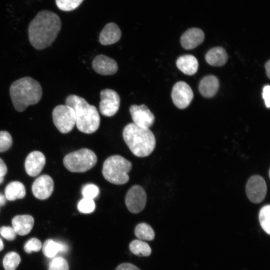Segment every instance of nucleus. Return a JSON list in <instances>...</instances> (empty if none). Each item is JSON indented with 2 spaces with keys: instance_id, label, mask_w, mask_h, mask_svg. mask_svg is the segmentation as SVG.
Listing matches in <instances>:
<instances>
[{
  "instance_id": "412c9836",
  "label": "nucleus",
  "mask_w": 270,
  "mask_h": 270,
  "mask_svg": "<svg viewBox=\"0 0 270 270\" xmlns=\"http://www.w3.org/2000/svg\"><path fill=\"white\" fill-rule=\"evenodd\" d=\"M228 54L222 47L216 46L210 50L206 54L205 58L211 66H220L224 65L228 60Z\"/></svg>"
},
{
  "instance_id": "39448f33",
  "label": "nucleus",
  "mask_w": 270,
  "mask_h": 270,
  "mask_svg": "<svg viewBox=\"0 0 270 270\" xmlns=\"http://www.w3.org/2000/svg\"><path fill=\"white\" fill-rule=\"evenodd\" d=\"M132 168V164L120 155L108 158L104 162L102 173L104 178L115 184H124L129 180L128 173Z\"/></svg>"
},
{
  "instance_id": "c85d7f7f",
  "label": "nucleus",
  "mask_w": 270,
  "mask_h": 270,
  "mask_svg": "<svg viewBox=\"0 0 270 270\" xmlns=\"http://www.w3.org/2000/svg\"><path fill=\"white\" fill-rule=\"evenodd\" d=\"M96 204L93 200L83 198L78 204V210L84 214H89L93 212Z\"/></svg>"
},
{
  "instance_id": "9b49d317",
  "label": "nucleus",
  "mask_w": 270,
  "mask_h": 270,
  "mask_svg": "<svg viewBox=\"0 0 270 270\" xmlns=\"http://www.w3.org/2000/svg\"><path fill=\"white\" fill-rule=\"evenodd\" d=\"M171 96L174 104L180 109H184L190 104L194 94L188 84L184 82H178L174 86Z\"/></svg>"
},
{
  "instance_id": "a19ab883",
  "label": "nucleus",
  "mask_w": 270,
  "mask_h": 270,
  "mask_svg": "<svg viewBox=\"0 0 270 270\" xmlns=\"http://www.w3.org/2000/svg\"><path fill=\"white\" fill-rule=\"evenodd\" d=\"M4 180V176H0V184H2Z\"/></svg>"
},
{
  "instance_id": "9d476101",
  "label": "nucleus",
  "mask_w": 270,
  "mask_h": 270,
  "mask_svg": "<svg viewBox=\"0 0 270 270\" xmlns=\"http://www.w3.org/2000/svg\"><path fill=\"white\" fill-rule=\"evenodd\" d=\"M146 202V194L140 186L134 185L128 191L125 203L128 210L134 214H138L144 208Z\"/></svg>"
},
{
  "instance_id": "ddd939ff",
  "label": "nucleus",
  "mask_w": 270,
  "mask_h": 270,
  "mask_svg": "<svg viewBox=\"0 0 270 270\" xmlns=\"http://www.w3.org/2000/svg\"><path fill=\"white\" fill-rule=\"evenodd\" d=\"M54 182L47 174H43L36 178L32 185V192L34 196L40 200L48 198L54 190Z\"/></svg>"
},
{
  "instance_id": "ea45409f",
  "label": "nucleus",
  "mask_w": 270,
  "mask_h": 270,
  "mask_svg": "<svg viewBox=\"0 0 270 270\" xmlns=\"http://www.w3.org/2000/svg\"><path fill=\"white\" fill-rule=\"evenodd\" d=\"M4 248V244L2 240L0 238V251L2 250Z\"/></svg>"
},
{
  "instance_id": "423d86ee",
  "label": "nucleus",
  "mask_w": 270,
  "mask_h": 270,
  "mask_svg": "<svg viewBox=\"0 0 270 270\" xmlns=\"http://www.w3.org/2000/svg\"><path fill=\"white\" fill-rule=\"evenodd\" d=\"M97 160L93 151L84 148L67 154L64 158L63 163L71 172H84L94 167Z\"/></svg>"
},
{
  "instance_id": "0eeeda50",
  "label": "nucleus",
  "mask_w": 270,
  "mask_h": 270,
  "mask_svg": "<svg viewBox=\"0 0 270 270\" xmlns=\"http://www.w3.org/2000/svg\"><path fill=\"white\" fill-rule=\"evenodd\" d=\"M52 120L57 129L62 134L70 132L76 124L74 109L66 104L56 106L52 112Z\"/></svg>"
},
{
  "instance_id": "c756f323",
  "label": "nucleus",
  "mask_w": 270,
  "mask_h": 270,
  "mask_svg": "<svg viewBox=\"0 0 270 270\" xmlns=\"http://www.w3.org/2000/svg\"><path fill=\"white\" fill-rule=\"evenodd\" d=\"M98 188L94 184H87L83 186L82 194L84 198L93 200L99 194Z\"/></svg>"
},
{
  "instance_id": "bb28decb",
  "label": "nucleus",
  "mask_w": 270,
  "mask_h": 270,
  "mask_svg": "<svg viewBox=\"0 0 270 270\" xmlns=\"http://www.w3.org/2000/svg\"><path fill=\"white\" fill-rule=\"evenodd\" d=\"M258 218L260 224L264 230L270 234V206L265 205L260 210Z\"/></svg>"
},
{
  "instance_id": "dca6fc26",
  "label": "nucleus",
  "mask_w": 270,
  "mask_h": 270,
  "mask_svg": "<svg viewBox=\"0 0 270 270\" xmlns=\"http://www.w3.org/2000/svg\"><path fill=\"white\" fill-rule=\"evenodd\" d=\"M204 38V32L200 28H193L188 30L182 34L180 41L183 48L192 50L201 44Z\"/></svg>"
},
{
  "instance_id": "a878e982",
  "label": "nucleus",
  "mask_w": 270,
  "mask_h": 270,
  "mask_svg": "<svg viewBox=\"0 0 270 270\" xmlns=\"http://www.w3.org/2000/svg\"><path fill=\"white\" fill-rule=\"evenodd\" d=\"M20 255L14 252L7 253L3 259V266L5 270H16L20 262Z\"/></svg>"
},
{
  "instance_id": "cd10ccee",
  "label": "nucleus",
  "mask_w": 270,
  "mask_h": 270,
  "mask_svg": "<svg viewBox=\"0 0 270 270\" xmlns=\"http://www.w3.org/2000/svg\"><path fill=\"white\" fill-rule=\"evenodd\" d=\"M84 0H56L58 8L63 11H71L77 8Z\"/></svg>"
},
{
  "instance_id": "58836bf2",
  "label": "nucleus",
  "mask_w": 270,
  "mask_h": 270,
  "mask_svg": "<svg viewBox=\"0 0 270 270\" xmlns=\"http://www.w3.org/2000/svg\"><path fill=\"white\" fill-rule=\"evenodd\" d=\"M6 202V198L3 194L0 193V206H3Z\"/></svg>"
},
{
  "instance_id": "2eb2a0df",
  "label": "nucleus",
  "mask_w": 270,
  "mask_h": 270,
  "mask_svg": "<svg viewBox=\"0 0 270 270\" xmlns=\"http://www.w3.org/2000/svg\"><path fill=\"white\" fill-rule=\"evenodd\" d=\"M45 164L46 158L44 154L39 151H33L26 158V171L30 176H36L41 172Z\"/></svg>"
},
{
  "instance_id": "393cba45",
  "label": "nucleus",
  "mask_w": 270,
  "mask_h": 270,
  "mask_svg": "<svg viewBox=\"0 0 270 270\" xmlns=\"http://www.w3.org/2000/svg\"><path fill=\"white\" fill-rule=\"evenodd\" d=\"M134 234L138 238L146 240H154L155 236L152 228L144 222L139 224L136 226Z\"/></svg>"
},
{
  "instance_id": "4468645a",
  "label": "nucleus",
  "mask_w": 270,
  "mask_h": 270,
  "mask_svg": "<svg viewBox=\"0 0 270 270\" xmlns=\"http://www.w3.org/2000/svg\"><path fill=\"white\" fill-rule=\"evenodd\" d=\"M92 67L96 72L104 76L114 74L118 70L116 61L104 54H100L94 58Z\"/></svg>"
},
{
  "instance_id": "20e7f679",
  "label": "nucleus",
  "mask_w": 270,
  "mask_h": 270,
  "mask_svg": "<svg viewBox=\"0 0 270 270\" xmlns=\"http://www.w3.org/2000/svg\"><path fill=\"white\" fill-rule=\"evenodd\" d=\"M124 141L132 152L138 157L149 156L154 150L156 142L152 132L147 128L130 123L122 132Z\"/></svg>"
},
{
  "instance_id": "f03ea898",
  "label": "nucleus",
  "mask_w": 270,
  "mask_h": 270,
  "mask_svg": "<svg viewBox=\"0 0 270 270\" xmlns=\"http://www.w3.org/2000/svg\"><path fill=\"white\" fill-rule=\"evenodd\" d=\"M10 94L15 110L22 112L29 106L36 104L40 102L42 97V90L37 80L31 77L26 76L12 84Z\"/></svg>"
},
{
  "instance_id": "f8f14e48",
  "label": "nucleus",
  "mask_w": 270,
  "mask_h": 270,
  "mask_svg": "<svg viewBox=\"0 0 270 270\" xmlns=\"http://www.w3.org/2000/svg\"><path fill=\"white\" fill-rule=\"evenodd\" d=\"M130 112L134 124L140 127L149 128L154 122L155 116L148 107L144 104H132Z\"/></svg>"
},
{
  "instance_id": "a211bd4d",
  "label": "nucleus",
  "mask_w": 270,
  "mask_h": 270,
  "mask_svg": "<svg viewBox=\"0 0 270 270\" xmlns=\"http://www.w3.org/2000/svg\"><path fill=\"white\" fill-rule=\"evenodd\" d=\"M34 219L28 214L18 215L12 220V228L16 234L24 236L28 234L33 228Z\"/></svg>"
},
{
  "instance_id": "b1692460",
  "label": "nucleus",
  "mask_w": 270,
  "mask_h": 270,
  "mask_svg": "<svg viewBox=\"0 0 270 270\" xmlns=\"http://www.w3.org/2000/svg\"><path fill=\"white\" fill-rule=\"evenodd\" d=\"M129 248L132 254L139 256H148L152 253L150 246L146 242L138 240L132 241Z\"/></svg>"
},
{
  "instance_id": "5701e85b",
  "label": "nucleus",
  "mask_w": 270,
  "mask_h": 270,
  "mask_svg": "<svg viewBox=\"0 0 270 270\" xmlns=\"http://www.w3.org/2000/svg\"><path fill=\"white\" fill-rule=\"evenodd\" d=\"M68 246L62 242H56L51 239L46 240L42 246V252L48 258H52L58 252H66Z\"/></svg>"
},
{
  "instance_id": "6e6552de",
  "label": "nucleus",
  "mask_w": 270,
  "mask_h": 270,
  "mask_svg": "<svg viewBox=\"0 0 270 270\" xmlns=\"http://www.w3.org/2000/svg\"><path fill=\"white\" fill-rule=\"evenodd\" d=\"M100 98L99 110L101 114L110 117L118 112L120 100L116 91L109 88L104 89L100 92Z\"/></svg>"
},
{
  "instance_id": "473e14b6",
  "label": "nucleus",
  "mask_w": 270,
  "mask_h": 270,
  "mask_svg": "<svg viewBox=\"0 0 270 270\" xmlns=\"http://www.w3.org/2000/svg\"><path fill=\"white\" fill-rule=\"evenodd\" d=\"M40 241L36 238H32L29 240L24 246V251L30 254L32 252H38L42 248Z\"/></svg>"
},
{
  "instance_id": "7c9ffc66",
  "label": "nucleus",
  "mask_w": 270,
  "mask_h": 270,
  "mask_svg": "<svg viewBox=\"0 0 270 270\" xmlns=\"http://www.w3.org/2000/svg\"><path fill=\"white\" fill-rule=\"evenodd\" d=\"M12 144V140L10 134L6 131H0V152L8 150Z\"/></svg>"
},
{
  "instance_id": "6ab92c4d",
  "label": "nucleus",
  "mask_w": 270,
  "mask_h": 270,
  "mask_svg": "<svg viewBox=\"0 0 270 270\" xmlns=\"http://www.w3.org/2000/svg\"><path fill=\"white\" fill-rule=\"evenodd\" d=\"M219 82L218 78L213 75L204 76L200 81L199 91L205 98H211L214 96L218 90Z\"/></svg>"
},
{
  "instance_id": "72a5a7b5",
  "label": "nucleus",
  "mask_w": 270,
  "mask_h": 270,
  "mask_svg": "<svg viewBox=\"0 0 270 270\" xmlns=\"http://www.w3.org/2000/svg\"><path fill=\"white\" fill-rule=\"evenodd\" d=\"M0 234L8 240L15 239L16 234L14 228L10 226H2L0 228Z\"/></svg>"
},
{
  "instance_id": "c9c22d12",
  "label": "nucleus",
  "mask_w": 270,
  "mask_h": 270,
  "mask_svg": "<svg viewBox=\"0 0 270 270\" xmlns=\"http://www.w3.org/2000/svg\"><path fill=\"white\" fill-rule=\"evenodd\" d=\"M116 270H140L135 265L128 262L122 263L118 266Z\"/></svg>"
},
{
  "instance_id": "e433bc0d",
  "label": "nucleus",
  "mask_w": 270,
  "mask_h": 270,
  "mask_svg": "<svg viewBox=\"0 0 270 270\" xmlns=\"http://www.w3.org/2000/svg\"><path fill=\"white\" fill-rule=\"evenodd\" d=\"M8 169L4 160L0 158V176H4L7 173Z\"/></svg>"
},
{
  "instance_id": "4be33fe9",
  "label": "nucleus",
  "mask_w": 270,
  "mask_h": 270,
  "mask_svg": "<svg viewBox=\"0 0 270 270\" xmlns=\"http://www.w3.org/2000/svg\"><path fill=\"white\" fill-rule=\"evenodd\" d=\"M26 196V188L24 185L18 181L9 183L5 188L6 198L10 201L21 199Z\"/></svg>"
},
{
  "instance_id": "7ed1b4c3",
  "label": "nucleus",
  "mask_w": 270,
  "mask_h": 270,
  "mask_svg": "<svg viewBox=\"0 0 270 270\" xmlns=\"http://www.w3.org/2000/svg\"><path fill=\"white\" fill-rule=\"evenodd\" d=\"M65 102L74 109L76 124L80 131L90 134L98 128L100 119L95 106L90 104L84 98L75 94L68 96Z\"/></svg>"
},
{
  "instance_id": "f704fd0d",
  "label": "nucleus",
  "mask_w": 270,
  "mask_h": 270,
  "mask_svg": "<svg viewBox=\"0 0 270 270\" xmlns=\"http://www.w3.org/2000/svg\"><path fill=\"white\" fill-rule=\"evenodd\" d=\"M262 98L264 100L265 104L268 108L270 106V86L267 84L264 86L262 89Z\"/></svg>"
},
{
  "instance_id": "4c0bfd02",
  "label": "nucleus",
  "mask_w": 270,
  "mask_h": 270,
  "mask_svg": "<svg viewBox=\"0 0 270 270\" xmlns=\"http://www.w3.org/2000/svg\"><path fill=\"white\" fill-rule=\"evenodd\" d=\"M264 67L266 70V74L268 78H270V60H268L265 64Z\"/></svg>"
},
{
  "instance_id": "aec40b11",
  "label": "nucleus",
  "mask_w": 270,
  "mask_h": 270,
  "mask_svg": "<svg viewBox=\"0 0 270 270\" xmlns=\"http://www.w3.org/2000/svg\"><path fill=\"white\" fill-rule=\"evenodd\" d=\"M178 68L187 75L194 74L198 70V63L192 55L186 54L180 56L176 61Z\"/></svg>"
},
{
  "instance_id": "f257e3e1",
  "label": "nucleus",
  "mask_w": 270,
  "mask_h": 270,
  "mask_svg": "<svg viewBox=\"0 0 270 270\" xmlns=\"http://www.w3.org/2000/svg\"><path fill=\"white\" fill-rule=\"evenodd\" d=\"M61 27V20L56 13L48 10H41L29 24L30 42L36 49L44 50L55 40Z\"/></svg>"
},
{
  "instance_id": "2f4dec72",
  "label": "nucleus",
  "mask_w": 270,
  "mask_h": 270,
  "mask_svg": "<svg viewBox=\"0 0 270 270\" xmlns=\"http://www.w3.org/2000/svg\"><path fill=\"white\" fill-rule=\"evenodd\" d=\"M48 270H69V266L65 258L58 256L50 262Z\"/></svg>"
},
{
  "instance_id": "f3484780",
  "label": "nucleus",
  "mask_w": 270,
  "mask_h": 270,
  "mask_svg": "<svg viewBox=\"0 0 270 270\" xmlns=\"http://www.w3.org/2000/svg\"><path fill=\"white\" fill-rule=\"evenodd\" d=\"M121 36V30L118 26L115 23L110 22L101 31L99 40L102 45H110L118 42Z\"/></svg>"
},
{
  "instance_id": "1a4fd4ad",
  "label": "nucleus",
  "mask_w": 270,
  "mask_h": 270,
  "mask_svg": "<svg viewBox=\"0 0 270 270\" xmlns=\"http://www.w3.org/2000/svg\"><path fill=\"white\" fill-rule=\"evenodd\" d=\"M246 191L249 200L254 204L262 202L266 194L267 186L264 178L259 175L252 176L248 180Z\"/></svg>"
}]
</instances>
